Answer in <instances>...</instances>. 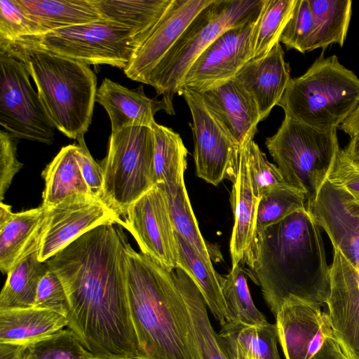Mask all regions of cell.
<instances>
[{
    "mask_svg": "<svg viewBox=\"0 0 359 359\" xmlns=\"http://www.w3.org/2000/svg\"><path fill=\"white\" fill-rule=\"evenodd\" d=\"M252 280L276 317L290 297L323 306L330 292V267L320 227L306 209L257 233Z\"/></svg>",
    "mask_w": 359,
    "mask_h": 359,
    "instance_id": "obj_1",
    "label": "cell"
},
{
    "mask_svg": "<svg viewBox=\"0 0 359 359\" xmlns=\"http://www.w3.org/2000/svg\"><path fill=\"white\" fill-rule=\"evenodd\" d=\"M126 278L139 359H191L188 315L179 267L168 271L148 256L125 248Z\"/></svg>",
    "mask_w": 359,
    "mask_h": 359,
    "instance_id": "obj_2",
    "label": "cell"
},
{
    "mask_svg": "<svg viewBox=\"0 0 359 359\" xmlns=\"http://www.w3.org/2000/svg\"><path fill=\"white\" fill-rule=\"evenodd\" d=\"M27 65L44 108L55 128L65 136L84 137L91 123L97 76L83 62L13 43L0 44Z\"/></svg>",
    "mask_w": 359,
    "mask_h": 359,
    "instance_id": "obj_3",
    "label": "cell"
},
{
    "mask_svg": "<svg viewBox=\"0 0 359 359\" xmlns=\"http://www.w3.org/2000/svg\"><path fill=\"white\" fill-rule=\"evenodd\" d=\"M359 104V79L335 55L323 52L302 76L291 79L278 103L285 116L322 132L337 128Z\"/></svg>",
    "mask_w": 359,
    "mask_h": 359,
    "instance_id": "obj_4",
    "label": "cell"
},
{
    "mask_svg": "<svg viewBox=\"0 0 359 359\" xmlns=\"http://www.w3.org/2000/svg\"><path fill=\"white\" fill-rule=\"evenodd\" d=\"M265 144L286 183L304 195L306 209L327 180L340 149L337 130L319 131L285 116Z\"/></svg>",
    "mask_w": 359,
    "mask_h": 359,
    "instance_id": "obj_5",
    "label": "cell"
},
{
    "mask_svg": "<svg viewBox=\"0 0 359 359\" xmlns=\"http://www.w3.org/2000/svg\"><path fill=\"white\" fill-rule=\"evenodd\" d=\"M264 0H214L191 21L149 75L145 84L172 105V98L187 70L219 35L243 23L262 8Z\"/></svg>",
    "mask_w": 359,
    "mask_h": 359,
    "instance_id": "obj_6",
    "label": "cell"
},
{
    "mask_svg": "<svg viewBox=\"0 0 359 359\" xmlns=\"http://www.w3.org/2000/svg\"><path fill=\"white\" fill-rule=\"evenodd\" d=\"M153 130L133 126L111 132L108 152L102 161L103 198L119 217L156 185Z\"/></svg>",
    "mask_w": 359,
    "mask_h": 359,
    "instance_id": "obj_7",
    "label": "cell"
},
{
    "mask_svg": "<svg viewBox=\"0 0 359 359\" xmlns=\"http://www.w3.org/2000/svg\"><path fill=\"white\" fill-rule=\"evenodd\" d=\"M140 43L126 27L102 20L23 36L8 43L45 50L87 65L104 64L124 70Z\"/></svg>",
    "mask_w": 359,
    "mask_h": 359,
    "instance_id": "obj_8",
    "label": "cell"
},
{
    "mask_svg": "<svg viewBox=\"0 0 359 359\" xmlns=\"http://www.w3.org/2000/svg\"><path fill=\"white\" fill-rule=\"evenodd\" d=\"M0 124L15 137L51 144L55 127L38 92L32 88L26 64L0 48Z\"/></svg>",
    "mask_w": 359,
    "mask_h": 359,
    "instance_id": "obj_9",
    "label": "cell"
},
{
    "mask_svg": "<svg viewBox=\"0 0 359 359\" xmlns=\"http://www.w3.org/2000/svg\"><path fill=\"white\" fill-rule=\"evenodd\" d=\"M177 93L185 100L192 117L190 126L197 176L215 186L225 179L233 182L241 147L210 114L198 93L182 88Z\"/></svg>",
    "mask_w": 359,
    "mask_h": 359,
    "instance_id": "obj_10",
    "label": "cell"
},
{
    "mask_svg": "<svg viewBox=\"0 0 359 359\" xmlns=\"http://www.w3.org/2000/svg\"><path fill=\"white\" fill-rule=\"evenodd\" d=\"M123 227L142 254L168 271L179 267L177 241L162 186L154 185L129 207Z\"/></svg>",
    "mask_w": 359,
    "mask_h": 359,
    "instance_id": "obj_11",
    "label": "cell"
},
{
    "mask_svg": "<svg viewBox=\"0 0 359 359\" xmlns=\"http://www.w3.org/2000/svg\"><path fill=\"white\" fill-rule=\"evenodd\" d=\"M260 11L227 29L209 45L190 66L177 92L185 88L200 93L233 78L253 58V36Z\"/></svg>",
    "mask_w": 359,
    "mask_h": 359,
    "instance_id": "obj_12",
    "label": "cell"
},
{
    "mask_svg": "<svg viewBox=\"0 0 359 359\" xmlns=\"http://www.w3.org/2000/svg\"><path fill=\"white\" fill-rule=\"evenodd\" d=\"M107 223L124 226V221L103 200L93 195H74L46 208L39 261L46 262L76 238Z\"/></svg>",
    "mask_w": 359,
    "mask_h": 359,
    "instance_id": "obj_13",
    "label": "cell"
},
{
    "mask_svg": "<svg viewBox=\"0 0 359 359\" xmlns=\"http://www.w3.org/2000/svg\"><path fill=\"white\" fill-rule=\"evenodd\" d=\"M326 304L334 338L350 359H359V271L334 249Z\"/></svg>",
    "mask_w": 359,
    "mask_h": 359,
    "instance_id": "obj_14",
    "label": "cell"
},
{
    "mask_svg": "<svg viewBox=\"0 0 359 359\" xmlns=\"http://www.w3.org/2000/svg\"><path fill=\"white\" fill-rule=\"evenodd\" d=\"M306 210L338 250L359 271V203L328 180Z\"/></svg>",
    "mask_w": 359,
    "mask_h": 359,
    "instance_id": "obj_15",
    "label": "cell"
},
{
    "mask_svg": "<svg viewBox=\"0 0 359 359\" xmlns=\"http://www.w3.org/2000/svg\"><path fill=\"white\" fill-rule=\"evenodd\" d=\"M214 0H172L165 13L137 46L123 70L131 80L145 83L149 75L186 28Z\"/></svg>",
    "mask_w": 359,
    "mask_h": 359,
    "instance_id": "obj_16",
    "label": "cell"
},
{
    "mask_svg": "<svg viewBox=\"0 0 359 359\" xmlns=\"http://www.w3.org/2000/svg\"><path fill=\"white\" fill-rule=\"evenodd\" d=\"M278 341L285 359H311L333 335L328 315L320 306L290 297L276 316Z\"/></svg>",
    "mask_w": 359,
    "mask_h": 359,
    "instance_id": "obj_17",
    "label": "cell"
},
{
    "mask_svg": "<svg viewBox=\"0 0 359 359\" xmlns=\"http://www.w3.org/2000/svg\"><path fill=\"white\" fill-rule=\"evenodd\" d=\"M199 94L208 111L236 145L243 147L253 140L262 121L259 111L254 99L235 77Z\"/></svg>",
    "mask_w": 359,
    "mask_h": 359,
    "instance_id": "obj_18",
    "label": "cell"
},
{
    "mask_svg": "<svg viewBox=\"0 0 359 359\" xmlns=\"http://www.w3.org/2000/svg\"><path fill=\"white\" fill-rule=\"evenodd\" d=\"M231 201L234 215L229 245L232 266L246 264L251 268L257 238V215L259 198L256 197L252 189L245 146L240 148Z\"/></svg>",
    "mask_w": 359,
    "mask_h": 359,
    "instance_id": "obj_19",
    "label": "cell"
},
{
    "mask_svg": "<svg viewBox=\"0 0 359 359\" xmlns=\"http://www.w3.org/2000/svg\"><path fill=\"white\" fill-rule=\"evenodd\" d=\"M284 55L278 42L264 56L248 62L234 76L255 101L262 121L278 104L292 79Z\"/></svg>",
    "mask_w": 359,
    "mask_h": 359,
    "instance_id": "obj_20",
    "label": "cell"
},
{
    "mask_svg": "<svg viewBox=\"0 0 359 359\" xmlns=\"http://www.w3.org/2000/svg\"><path fill=\"white\" fill-rule=\"evenodd\" d=\"M95 101L107 112L111 132L133 126L151 128L154 116L161 110L175 114L173 105L163 98H149L142 90H130L107 78L97 88Z\"/></svg>",
    "mask_w": 359,
    "mask_h": 359,
    "instance_id": "obj_21",
    "label": "cell"
},
{
    "mask_svg": "<svg viewBox=\"0 0 359 359\" xmlns=\"http://www.w3.org/2000/svg\"><path fill=\"white\" fill-rule=\"evenodd\" d=\"M179 278L188 315L191 359H233L226 342L212 326L208 306L194 280L180 267Z\"/></svg>",
    "mask_w": 359,
    "mask_h": 359,
    "instance_id": "obj_22",
    "label": "cell"
},
{
    "mask_svg": "<svg viewBox=\"0 0 359 359\" xmlns=\"http://www.w3.org/2000/svg\"><path fill=\"white\" fill-rule=\"evenodd\" d=\"M46 221L43 205L18 213L0 226V269L8 271L39 250Z\"/></svg>",
    "mask_w": 359,
    "mask_h": 359,
    "instance_id": "obj_23",
    "label": "cell"
},
{
    "mask_svg": "<svg viewBox=\"0 0 359 359\" xmlns=\"http://www.w3.org/2000/svg\"><path fill=\"white\" fill-rule=\"evenodd\" d=\"M66 316L35 307L0 310V342L27 346L67 327Z\"/></svg>",
    "mask_w": 359,
    "mask_h": 359,
    "instance_id": "obj_24",
    "label": "cell"
},
{
    "mask_svg": "<svg viewBox=\"0 0 359 359\" xmlns=\"http://www.w3.org/2000/svg\"><path fill=\"white\" fill-rule=\"evenodd\" d=\"M179 248V267L194 280L214 318L223 326L233 321L222 294V276L192 245L175 232Z\"/></svg>",
    "mask_w": 359,
    "mask_h": 359,
    "instance_id": "obj_25",
    "label": "cell"
},
{
    "mask_svg": "<svg viewBox=\"0 0 359 359\" xmlns=\"http://www.w3.org/2000/svg\"><path fill=\"white\" fill-rule=\"evenodd\" d=\"M45 33L104 20L93 0H17Z\"/></svg>",
    "mask_w": 359,
    "mask_h": 359,
    "instance_id": "obj_26",
    "label": "cell"
},
{
    "mask_svg": "<svg viewBox=\"0 0 359 359\" xmlns=\"http://www.w3.org/2000/svg\"><path fill=\"white\" fill-rule=\"evenodd\" d=\"M172 1V0H93L104 20L130 29L141 43L165 13Z\"/></svg>",
    "mask_w": 359,
    "mask_h": 359,
    "instance_id": "obj_27",
    "label": "cell"
},
{
    "mask_svg": "<svg viewBox=\"0 0 359 359\" xmlns=\"http://www.w3.org/2000/svg\"><path fill=\"white\" fill-rule=\"evenodd\" d=\"M75 149L76 144L62 147L43 170L45 188L41 205L43 207L57 205L74 195H93L83 177Z\"/></svg>",
    "mask_w": 359,
    "mask_h": 359,
    "instance_id": "obj_28",
    "label": "cell"
},
{
    "mask_svg": "<svg viewBox=\"0 0 359 359\" xmlns=\"http://www.w3.org/2000/svg\"><path fill=\"white\" fill-rule=\"evenodd\" d=\"M151 129L154 140V167L156 184L177 187L184 180L187 149L180 134L155 122Z\"/></svg>",
    "mask_w": 359,
    "mask_h": 359,
    "instance_id": "obj_29",
    "label": "cell"
},
{
    "mask_svg": "<svg viewBox=\"0 0 359 359\" xmlns=\"http://www.w3.org/2000/svg\"><path fill=\"white\" fill-rule=\"evenodd\" d=\"M313 19V31L309 52L323 50L337 43L343 46L352 13L351 0H309Z\"/></svg>",
    "mask_w": 359,
    "mask_h": 359,
    "instance_id": "obj_30",
    "label": "cell"
},
{
    "mask_svg": "<svg viewBox=\"0 0 359 359\" xmlns=\"http://www.w3.org/2000/svg\"><path fill=\"white\" fill-rule=\"evenodd\" d=\"M219 334L230 351H237L254 359H281L276 324L246 325L231 321L221 326Z\"/></svg>",
    "mask_w": 359,
    "mask_h": 359,
    "instance_id": "obj_31",
    "label": "cell"
},
{
    "mask_svg": "<svg viewBox=\"0 0 359 359\" xmlns=\"http://www.w3.org/2000/svg\"><path fill=\"white\" fill-rule=\"evenodd\" d=\"M38 255L39 250L8 271L0 293V310L34 307L38 284L48 268Z\"/></svg>",
    "mask_w": 359,
    "mask_h": 359,
    "instance_id": "obj_32",
    "label": "cell"
},
{
    "mask_svg": "<svg viewBox=\"0 0 359 359\" xmlns=\"http://www.w3.org/2000/svg\"><path fill=\"white\" fill-rule=\"evenodd\" d=\"M221 283L226 308L234 322L246 325L268 323L252 301L241 265L232 266L230 272L222 277Z\"/></svg>",
    "mask_w": 359,
    "mask_h": 359,
    "instance_id": "obj_33",
    "label": "cell"
},
{
    "mask_svg": "<svg viewBox=\"0 0 359 359\" xmlns=\"http://www.w3.org/2000/svg\"><path fill=\"white\" fill-rule=\"evenodd\" d=\"M297 0H264L253 36V58L266 55L280 42ZM252 58V59H253Z\"/></svg>",
    "mask_w": 359,
    "mask_h": 359,
    "instance_id": "obj_34",
    "label": "cell"
},
{
    "mask_svg": "<svg viewBox=\"0 0 359 359\" xmlns=\"http://www.w3.org/2000/svg\"><path fill=\"white\" fill-rule=\"evenodd\" d=\"M164 189L175 231L192 245L208 262H212L208 245L201 235L192 210L184 181L177 187Z\"/></svg>",
    "mask_w": 359,
    "mask_h": 359,
    "instance_id": "obj_35",
    "label": "cell"
},
{
    "mask_svg": "<svg viewBox=\"0 0 359 359\" xmlns=\"http://www.w3.org/2000/svg\"><path fill=\"white\" fill-rule=\"evenodd\" d=\"M93 358L71 330L62 329L25 346L22 359H90Z\"/></svg>",
    "mask_w": 359,
    "mask_h": 359,
    "instance_id": "obj_36",
    "label": "cell"
},
{
    "mask_svg": "<svg viewBox=\"0 0 359 359\" xmlns=\"http://www.w3.org/2000/svg\"><path fill=\"white\" fill-rule=\"evenodd\" d=\"M302 209H306V200L301 191L291 187L269 191L259 198L257 233Z\"/></svg>",
    "mask_w": 359,
    "mask_h": 359,
    "instance_id": "obj_37",
    "label": "cell"
},
{
    "mask_svg": "<svg viewBox=\"0 0 359 359\" xmlns=\"http://www.w3.org/2000/svg\"><path fill=\"white\" fill-rule=\"evenodd\" d=\"M245 148L250 177L256 197L260 198L273 189L290 187L278 168L267 160L254 140L247 143Z\"/></svg>",
    "mask_w": 359,
    "mask_h": 359,
    "instance_id": "obj_38",
    "label": "cell"
},
{
    "mask_svg": "<svg viewBox=\"0 0 359 359\" xmlns=\"http://www.w3.org/2000/svg\"><path fill=\"white\" fill-rule=\"evenodd\" d=\"M44 33L43 29L25 13L17 0H0V43Z\"/></svg>",
    "mask_w": 359,
    "mask_h": 359,
    "instance_id": "obj_39",
    "label": "cell"
},
{
    "mask_svg": "<svg viewBox=\"0 0 359 359\" xmlns=\"http://www.w3.org/2000/svg\"><path fill=\"white\" fill-rule=\"evenodd\" d=\"M313 31V19L309 0H297L291 17L284 28L280 43L287 49L309 52Z\"/></svg>",
    "mask_w": 359,
    "mask_h": 359,
    "instance_id": "obj_40",
    "label": "cell"
},
{
    "mask_svg": "<svg viewBox=\"0 0 359 359\" xmlns=\"http://www.w3.org/2000/svg\"><path fill=\"white\" fill-rule=\"evenodd\" d=\"M34 307L51 310L66 316L69 313V302L63 285L48 266L38 284Z\"/></svg>",
    "mask_w": 359,
    "mask_h": 359,
    "instance_id": "obj_41",
    "label": "cell"
},
{
    "mask_svg": "<svg viewBox=\"0 0 359 359\" xmlns=\"http://www.w3.org/2000/svg\"><path fill=\"white\" fill-rule=\"evenodd\" d=\"M18 138L8 132L0 130V200L3 201L15 174L23 164L18 159Z\"/></svg>",
    "mask_w": 359,
    "mask_h": 359,
    "instance_id": "obj_42",
    "label": "cell"
},
{
    "mask_svg": "<svg viewBox=\"0 0 359 359\" xmlns=\"http://www.w3.org/2000/svg\"><path fill=\"white\" fill-rule=\"evenodd\" d=\"M327 180L345 189L359 203V166L339 149Z\"/></svg>",
    "mask_w": 359,
    "mask_h": 359,
    "instance_id": "obj_43",
    "label": "cell"
},
{
    "mask_svg": "<svg viewBox=\"0 0 359 359\" xmlns=\"http://www.w3.org/2000/svg\"><path fill=\"white\" fill-rule=\"evenodd\" d=\"M77 141L79 144L76 145L75 155L83 177L91 194L102 200L104 177L102 167L90 154L84 137Z\"/></svg>",
    "mask_w": 359,
    "mask_h": 359,
    "instance_id": "obj_44",
    "label": "cell"
},
{
    "mask_svg": "<svg viewBox=\"0 0 359 359\" xmlns=\"http://www.w3.org/2000/svg\"><path fill=\"white\" fill-rule=\"evenodd\" d=\"M311 359H350L341 348L334 335L325 339L323 344Z\"/></svg>",
    "mask_w": 359,
    "mask_h": 359,
    "instance_id": "obj_45",
    "label": "cell"
},
{
    "mask_svg": "<svg viewBox=\"0 0 359 359\" xmlns=\"http://www.w3.org/2000/svg\"><path fill=\"white\" fill-rule=\"evenodd\" d=\"M25 345L0 342V359H22Z\"/></svg>",
    "mask_w": 359,
    "mask_h": 359,
    "instance_id": "obj_46",
    "label": "cell"
},
{
    "mask_svg": "<svg viewBox=\"0 0 359 359\" xmlns=\"http://www.w3.org/2000/svg\"><path fill=\"white\" fill-rule=\"evenodd\" d=\"M339 128L353 137L359 135V104L351 114L339 126Z\"/></svg>",
    "mask_w": 359,
    "mask_h": 359,
    "instance_id": "obj_47",
    "label": "cell"
},
{
    "mask_svg": "<svg viewBox=\"0 0 359 359\" xmlns=\"http://www.w3.org/2000/svg\"><path fill=\"white\" fill-rule=\"evenodd\" d=\"M344 151L347 157L355 165L359 166V135L351 138Z\"/></svg>",
    "mask_w": 359,
    "mask_h": 359,
    "instance_id": "obj_48",
    "label": "cell"
},
{
    "mask_svg": "<svg viewBox=\"0 0 359 359\" xmlns=\"http://www.w3.org/2000/svg\"><path fill=\"white\" fill-rule=\"evenodd\" d=\"M11 206L0 203V226L5 224L12 216Z\"/></svg>",
    "mask_w": 359,
    "mask_h": 359,
    "instance_id": "obj_49",
    "label": "cell"
},
{
    "mask_svg": "<svg viewBox=\"0 0 359 359\" xmlns=\"http://www.w3.org/2000/svg\"><path fill=\"white\" fill-rule=\"evenodd\" d=\"M233 359H254L250 357L245 355L244 354L237 352V351H230Z\"/></svg>",
    "mask_w": 359,
    "mask_h": 359,
    "instance_id": "obj_50",
    "label": "cell"
},
{
    "mask_svg": "<svg viewBox=\"0 0 359 359\" xmlns=\"http://www.w3.org/2000/svg\"><path fill=\"white\" fill-rule=\"evenodd\" d=\"M90 359H96V358H90Z\"/></svg>",
    "mask_w": 359,
    "mask_h": 359,
    "instance_id": "obj_51",
    "label": "cell"
}]
</instances>
